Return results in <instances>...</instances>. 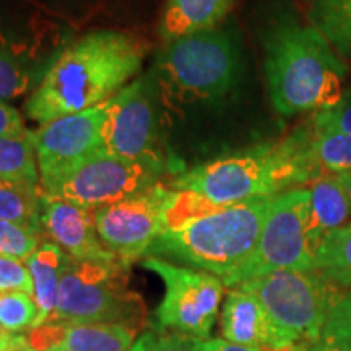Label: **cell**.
Listing matches in <instances>:
<instances>
[{
  "instance_id": "8992f818",
  "label": "cell",
  "mask_w": 351,
  "mask_h": 351,
  "mask_svg": "<svg viewBox=\"0 0 351 351\" xmlns=\"http://www.w3.org/2000/svg\"><path fill=\"white\" fill-rule=\"evenodd\" d=\"M262 302L289 345L320 340L324 324L343 293L317 270H276L238 285Z\"/></svg>"
},
{
  "instance_id": "ba28073f",
  "label": "cell",
  "mask_w": 351,
  "mask_h": 351,
  "mask_svg": "<svg viewBox=\"0 0 351 351\" xmlns=\"http://www.w3.org/2000/svg\"><path fill=\"white\" fill-rule=\"evenodd\" d=\"M309 217V189L298 187L275 195L256 249L234 274L223 280L225 287L234 288L276 270H315Z\"/></svg>"
},
{
  "instance_id": "836d02e7",
  "label": "cell",
  "mask_w": 351,
  "mask_h": 351,
  "mask_svg": "<svg viewBox=\"0 0 351 351\" xmlns=\"http://www.w3.org/2000/svg\"><path fill=\"white\" fill-rule=\"evenodd\" d=\"M197 351H261L251 346H243L231 343L225 339H208L197 340Z\"/></svg>"
},
{
  "instance_id": "484cf974",
  "label": "cell",
  "mask_w": 351,
  "mask_h": 351,
  "mask_svg": "<svg viewBox=\"0 0 351 351\" xmlns=\"http://www.w3.org/2000/svg\"><path fill=\"white\" fill-rule=\"evenodd\" d=\"M313 152L324 176L351 173V135L324 134L314 127Z\"/></svg>"
},
{
  "instance_id": "d590c367",
  "label": "cell",
  "mask_w": 351,
  "mask_h": 351,
  "mask_svg": "<svg viewBox=\"0 0 351 351\" xmlns=\"http://www.w3.org/2000/svg\"><path fill=\"white\" fill-rule=\"evenodd\" d=\"M5 351H34L32 343H29L28 337L21 335V333H13L10 343H8Z\"/></svg>"
},
{
  "instance_id": "e0dca14e",
  "label": "cell",
  "mask_w": 351,
  "mask_h": 351,
  "mask_svg": "<svg viewBox=\"0 0 351 351\" xmlns=\"http://www.w3.org/2000/svg\"><path fill=\"white\" fill-rule=\"evenodd\" d=\"M70 258L72 257L57 244L41 243L36 251L25 261L32 274L33 298L38 306V317L33 328L43 326L54 314L59 287Z\"/></svg>"
},
{
  "instance_id": "f546056e",
  "label": "cell",
  "mask_w": 351,
  "mask_h": 351,
  "mask_svg": "<svg viewBox=\"0 0 351 351\" xmlns=\"http://www.w3.org/2000/svg\"><path fill=\"white\" fill-rule=\"evenodd\" d=\"M311 121L317 132L351 135V88L345 91L335 106L315 112Z\"/></svg>"
},
{
  "instance_id": "52a82bcc",
  "label": "cell",
  "mask_w": 351,
  "mask_h": 351,
  "mask_svg": "<svg viewBox=\"0 0 351 351\" xmlns=\"http://www.w3.org/2000/svg\"><path fill=\"white\" fill-rule=\"evenodd\" d=\"M166 93L179 103L219 98L239 77V54L230 34L207 29L168 43L158 59Z\"/></svg>"
},
{
  "instance_id": "ffe728a7",
  "label": "cell",
  "mask_w": 351,
  "mask_h": 351,
  "mask_svg": "<svg viewBox=\"0 0 351 351\" xmlns=\"http://www.w3.org/2000/svg\"><path fill=\"white\" fill-rule=\"evenodd\" d=\"M0 219L43 234L41 194L38 186L0 178Z\"/></svg>"
},
{
  "instance_id": "83f0119b",
  "label": "cell",
  "mask_w": 351,
  "mask_h": 351,
  "mask_svg": "<svg viewBox=\"0 0 351 351\" xmlns=\"http://www.w3.org/2000/svg\"><path fill=\"white\" fill-rule=\"evenodd\" d=\"M41 236L16 223L0 219V256L26 261L41 244Z\"/></svg>"
},
{
  "instance_id": "4316f807",
  "label": "cell",
  "mask_w": 351,
  "mask_h": 351,
  "mask_svg": "<svg viewBox=\"0 0 351 351\" xmlns=\"http://www.w3.org/2000/svg\"><path fill=\"white\" fill-rule=\"evenodd\" d=\"M38 317L34 298L23 291L0 293V326L5 332L32 330Z\"/></svg>"
},
{
  "instance_id": "8d00e7d4",
  "label": "cell",
  "mask_w": 351,
  "mask_h": 351,
  "mask_svg": "<svg viewBox=\"0 0 351 351\" xmlns=\"http://www.w3.org/2000/svg\"><path fill=\"white\" fill-rule=\"evenodd\" d=\"M335 176L339 178L341 186H343L345 192H346V197H348L350 205H351V173H341V174H335Z\"/></svg>"
},
{
  "instance_id": "30bf717a",
  "label": "cell",
  "mask_w": 351,
  "mask_h": 351,
  "mask_svg": "<svg viewBox=\"0 0 351 351\" xmlns=\"http://www.w3.org/2000/svg\"><path fill=\"white\" fill-rule=\"evenodd\" d=\"M161 171L160 160L132 161L96 153L43 194L93 212L153 187Z\"/></svg>"
},
{
  "instance_id": "e575fe53",
  "label": "cell",
  "mask_w": 351,
  "mask_h": 351,
  "mask_svg": "<svg viewBox=\"0 0 351 351\" xmlns=\"http://www.w3.org/2000/svg\"><path fill=\"white\" fill-rule=\"evenodd\" d=\"M278 351H351L348 348H343V346L327 343V341L319 340L314 341V343H301V345H293L288 346V348L278 350Z\"/></svg>"
},
{
  "instance_id": "ac0fdd59",
  "label": "cell",
  "mask_w": 351,
  "mask_h": 351,
  "mask_svg": "<svg viewBox=\"0 0 351 351\" xmlns=\"http://www.w3.org/2000/svg\"><path fill=\"white\" fill-rule=\"evenodd\" d=\"M234 0H168L160 23V34L165 43L189 34L213 29Z\"/></svg>"
},
{
  "instance_id": "6da1fadb",
  "label": "cell",
  "mask_w": 351,
  "mask_h": 351,
  "mask_svg": "<svg viewBox=\"0 0 351 351\" xmlns=\"http://www.w3.org/2000/svg\"><path fill=\"white\" fill-rule=\"evenodd\" d=\"M143 57V44L129 33L83 34L44 73L26 101V116L44 125L109 101L138 72Z\"/></svg>"
},
{
  "instance_id": "8fae6325",
  "label": "cell",
  "mask_w": 351,
  "mask_h": 351,
  "mask_svg": "<svg viewBox=\"0 0 351 351\" xmlns=\"http://www.w3.org/2000/svg\"><path fill=\"white\" fill-rule=\"evenodd\" d=\"M109 101L70 114L32 132L43 192L59 182L88 158L99 153L101 127Z\"/></svg>"
},
{
  "instance_id": "f35d334b",
  "label": "cell",
  "mask_w": 351,
  "mask_h": 351,
  "mask_svg": "<svg viewBox=\"0 0 351 351\" xmlns=\"http://www.w3.org/2000/svg\"><path fill=\"white\" fill-rule=\"evenodd\" d=\"M3 333H5V330H3V328H2V326H0V337H2V335H3Z\"/></svg>"
},
{
  "instance_id": "9a60e30c",
  "label": "cell",
  "mask_w": 351,
  "mask_h": 351,
  "mask_svg": "<svg viewBox=\"0 0 351 351\" xmlns=\"http://www.w3.org/2000/svg\"><path fill=\"white\" fill-rule=\"evenodd\" d=\"M138 328L108 322L47 320L29 330L34 351H130Z\"/></svg>"
},
{
  "instance_id": "2e32d148",
  "label": "cell",
  "mask_w": 351,
  "mask_h": 351,
  "mask_svg": "<svg viewBox=\"0 0 351 351\" xmlns=\"http://www.w3.org/2000/svg\"><path fill=\"white\" fill-rule=\"evenodd\" d=\"M221 335L231 343L261 351H278L289 345L276 330L262 302L239 288L228 291L221 311Z\"/></svg>"
},
{
  "instance_id": "4fadbf2b",
  "label": "cell",
  "mask_w": 351,
  "mask_h": 351,
  "mask_svg": "<svg viewBox=\"0 0 351 351\" xmlns=\"http://www.w3.org/2000/svg\"><path fill=\"white\" fill-rule=\"evenodd\" d=\"M155 111L145 80H135L109 99L99 153L122 160H160L155 152Z\"/></svg>"
},
{
  "instance_id": "5b68a950",
  "label": "cell",
  "mask_w": 351,
  "mask_h": 351,
  "mask_svg": "<svg viewBox=\"0 0 351 351\" xmlns=\"http://www.w3.org/2000/svg\"><path fill=\"white\" fill-rule=\"evenodd\" d=\"M127 263L117 261H73L62 276L56 311L49 320L108 322L138 328L147 311L127 285Z\"/></svg>"
},
{
  "instance_id": "1f68e13d",
  "label": "cell",
  "mask_w": 351,
  "mask_h": 351,
  "mask_svg": "<svg viewBox=\"0 0 351 351\" xmlns=\"http://www.w3.org/2000/svg\"><path fill=\"white\" fill-rule=\"evenodd\" d=\"M23 291L33 296V280L25 261L0 256V293Z\"/></svg>"
},
{
  "instance_id": "3957f363",
  "label": "cell",
  "mask_w": 351,
  "mask_h": 351,
  "mask_svg": "<svg viewBox=\"0 0 351 351\" xmlns=\"http://www.w3.org/2000/svg\"><path fill=\"white\" fill-rule=\"evenodd\" d=\"M263 49L267 85L278 114L319 112L341 99L348 67L315 26L285 15L263 34Z\"/></svg>"
},
{
  "instance_id": "9c48e42d",
  "label": "cell",
  "mask_w": 351,
  "mask_h": 351,
  "mask_svg": "<svg viewBox=\"0 0 351 351\" xmlns=\"http://www.w3.org/2000/svg\"><path fill=\"white\" fill-rule=\"evenodd\" d=\"M142 265L165 283V296L156 309L153 328L208 340L225 295L221 278L160 257H147Z\"/></svg>"
},
{
  "instance_id": "cb8c5ba5",
  "label": "cell",
  "mask_w": 351,
  "mask_h": 351,
  "mask_svg": "<svg viewBox=\"0 0 351 351\" xmlns=\"http://www.w3.org/2000/svg\"><path fill=\"white\" fill-rule=\"evenodd\" d=\"M38 161L32 138L0 135V178L38 186Z\"/></svg>"
},
{
  "instance_id": "44dd1931",
  "label": "cell",
  "mask_w": 351,
  "mask_h": 351,
  "mask_svg": "<svg viewBox=\"0 0 351 351\" xmlns=\"http://www.w3.org/2000/svg\"><path fill=\"white\" fill-rule=\"evenodd\" d=\"M309 19L333 51L351 60V0H313Z\"/></svg>"
},
{
  "instance_id": "7402d4cb",
  "label": "cell",
  "mask_w": 351,
  "mask_h": 351,
  "mask_svg": "<svg viewBox=\"0 0 351 351\" xmlns=\"http://www.w3.org/2000/svg\"><path fill=\"white\" fill-rule=\"evenodd\" d=\"M221 208L225 207H219L197 191L191 189L168 191L161 207V234L182 231L197 219L208 217Z\"/></svg>"
},
{
  "instance_id": "277c9868",
  "label": "cell",
  "mask_w": 351,
  "mask_h": 351,
  "mask_svg": "<svg viewBox=\"0 0 351 351\" xmlns=\"http://www.w3.org/2000/svg\"><path fill=\"white\" fill-rule=\"evenodd\" d=\"M274 197L230 205L197 219L182 231L160 234L145 256L181 262L191 269L217 275L223 282L256 249Z\"/></svg>"
},
{
  "instance_id": "7c38bea8",
  "label": "cell",
  "mask_w": 351,
  "mask_h": 351,
  "mask_svg": "<svg viewBox=\"0 0 351 351\" xmlns=\"http://www.w3.org/2000/svg\"><path fill=\"white\" fill-rule=\"evenodd\" d=\"M168 189L160 182L116 204L93 210L101 243L129 265L161 234V207Z\"/></svg>"
},
{
  "instance_id": "d6986e66",
  "label": "cell",
  "mask_w": 351,
  "mask_h": 351,
  "mask_svg": "<svg viewBox=\"0 0 351 351\" xmlns=\"http://www.w3.org/2000/svg\"><path fill=\"white\" fill-rule=\"evenodd\" d=\"M311 192L309 234L317 251L320 241L328 232L348 225L351 218V205L341 182L335 174L322 176L315 179Z\"/></svg>"
},
{
  "instance_id": "4dcf8cb0",
  "label": "cell",
  "mask_w": 351,
  "mask_h": 351,
  "mask_svg": "<svg viewBox=\"0 0 351 351\" xmlns=\"http://www.w3.org/2000/svg\"><path fill=\"white\" fill-rule=\"evenodd\" d=\"M130 351H197V340L181 333L160 332L152 328L135 340Z\"/></svg>"
},
{
  "instance_id": "5bb4252c",
  "label": "cell",
  "mask_w": 351,
  "mask_h": 351,
  "mask_svg": "<svg viewBox=\"0 0 351 351\" xmlns=\"http://www.w3.org/2000/svg\"><path fill=\"white\" fill-rule=\"evenodd\" d=\"M41 225L52 243L62 247L73 261L109 262L119 258L101 243L91 210L41 194Z\"/></svg>"
},
{
  "instance_id": "d4e9b609",
  "label": "cell",
  "mask_w": 351,
  "mask_h": 351,
  "mask_svg": "<svg viewBox=\"0 0 351 351\" xmlns=\"http://www.w3.org/2000/svg\"><path fill=\"white\" fill-rule=\"evenodd\" d=\"M36 70L7 43L0 41V101L20 98L32 90Z\"/></svg>"
},
{
  "instance_id": "74e56055",
  "label": "cell",
  "mask_w": 351,
  "mask_h": 351,
  "mask_svg": "<svg viewBox=\"0 0 351 351\" xmlns=\"http://www.w3.org/2000/svg\"><path fill=\"white\" fill-rule=\"evenodd\" d=\"M12 337H13V333H10V332H5L2 337H0V351L7 350V346H8V343H10Z\"/></svg>"
},
{
  "instance_id": "f1b7e54d",
  "label": "cell",
  "mask_w": 351,
  "mask_h": 351,
  "mask_svg": "<svg viewBox=\"0 0 351 351\" xmlns=\"http://www.w3.org/2000/svg\"><path fill=\"white\" fill-rule=\"evenodd\" d=\"M320 340L351 350V293H343L332 307Z\"/></svg>"
},
{
  "instance_id": "d6a6232c",
  "label": "cell",
  "mask_w": 351,
  "mask_h": 351,
  "mask_svg": "<svg viewBox=\"0 0 351 351\" xmlns=\"http://www.w3.org/2000/svg\"><path fill=\"white\" fill-rule=\"evenodd\" d=\"M0 135H5V137H26V135H29L20 112L3 101H0Z\"/></svg>"
},
{
  "instance_id": "603a6c76",
  "label": "cell",
  "mask_w": 351,
  "mask_h": 351,
  "mask_svg": "<svg viewBox=\"0 0 351 351\" xmlns=\"http://www.w3.org/2000/svg\"><path fill=\"white\" fill-rule=\"evenodd\" d=\"M315 270L337 287L351 289V223L328 232L315 251Z\"/></svg>"
},
{
  "instance_id": "7a4b0ae2",
  "label": "cell",
  "mask_w": 351,
  "mask_h": 351,
  "mask_svg": "<svg viewBox=\"0 0 351 351\" xmlns=\"http://www.w3.org/2000/svg\"><path fill=\"white\" fill-rule=\"evenodd\" d=\"M313 142L314 125L309 121L278 142L195 166L176 179L174 189L200 192L219 207L278 195L324 176L315 163Z\"/></svg>"
}]
</instances>
